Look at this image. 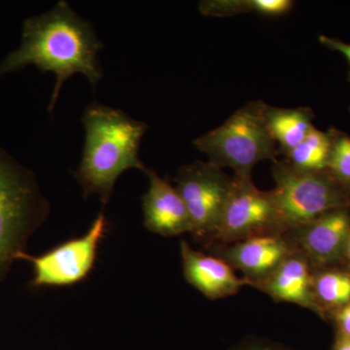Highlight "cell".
Instances as JSON below:
<instances>
[{
	"mask_svg": "<svg viewBox=\"0 0 350 350\" xmlns=\"http://www.w3.org/2000/svg\"><path fill=\"white\" fill-rule=\"evenodd\" d=\"M265 117L269 133L283 155L296 148L314 126V115L308 107L280 108L267 105Z\"/></svg>",
	"mask_w": 350,
	"mask_h": 350,
	"instance_id": "5bb4252c",
	"label": "cell"
},
{
	"mask_svg": "<svg viewBox=\"0 0 350 350\" xmlns=\"http://www.w3.org/2000/svg\"><path fill=\"white\" fill-rule=\"evenodd\" d=\"M266 107L261 100L246 103L222 125L196 138L194 146L216 167H229L234 176L250 178L257 163L273 162L280 155L267 126Z\"/></svg>",
	"mask_w": 350,
	"mask_h": 350,
	"instance_id": "277c9868",
	"label": "cell"
},
{
	"mask_svg": "<svg viewBox=\"0 0 350 350\" xmlns=\"http://www.w3.org/2000/svg\"><path fill=\"white\" fill-rule=\"evenodd\" d=\"M336 320L340 332L338 335L350 338V303L338 310Z\"/></svg>",
	"mask_w": 350,
	"mask_h": 350,
	"instance_id": "ffe728a7",
	"label": "cell"
},
{
	"mask_svg": "<svg viewBox=\"0 0 350 350\" xmlns=\"http://www.w3.org/2000/svg\"><path fill=\"white\" fill-rule=\"evenodd\" d=\"M180 253L186 282L206 298H227L238 293L244 285H251L246 278L237 275L231 265L222 258L193 250L187 241H181Z\"/></svg>",
	"mask_w": 350,
	"mask_h": 350,
	"instance_id": "7c38bea8",
	"label": "cell"
},
{
	"mask_svg": "<svg viewBox=\"0 0 350 350\" xmlns=\"http://www.w3.org/2000/svg\"><path fill=\"white\" fill-rule=\"evenodd\" d=\"M234 177L211 162L183 165L175 176V188L185 202L196 239H213Z\"/></svg>",
	"mask_w": 350,
	"mask_h": 350,
	"instance_id": "52a82bcc",
	"label": "cell"
},
{
	"mask_svg": "<svg viewBox=\"0 0 350 350\" xmlns=\"http://www.w3.org/2000/svg\"><path fill=\"white\" fill-rule=\"evenodd\" d=\"M286 234L310 266H334L345 259L350 236V209L329 211Z\"/></svg>",
	"mask_w": 350,
	"mask_h": 350,
	"instance_id": "9c48e42d",
	"label": "cell"
},
{
	"mask_svg": "<svg viewBox=\"0 0 350 350\" xmlns=\"http://www.w3.org/2000/svg\"><path fill=\"white\" fill-rule=\"evenodd\" d=\"M236 350H292L286 347H280V345H267V344H250L239 347Z\"/></svg>",
	"mask_w": 350,
	"mask_h": 350,
	"instance_id": "44dd1931",
	"label": "cell"
},
{
	"mask_svg": "<svg viewBox=\"0 0 350 350\" xmlns=\"http://www.w3.org/2000/svg\"><path fill=\"white\" fill-rule=\"evenodd\" d=\"M319 40L322 45L325 46L329 49L336 51V52L344 55L345 59L349 62L350 66V43L344 42V41L340 40V39L329 38V36H319ZM349 77L350 81V71Z\"/></svg>",
	"mask_w": 350,
	"mask_h": 350,
	"instance_id": "d6986e66",
	"label": "cell"
},
{
	"mask_svg": "<svg viewBox=\"0 0 350 350\" xmlns=\"http://www.w3.org/2000/svg\"><path fill=\"white\" fill-rule=\"evenodd\" d=\"M296 250L284 234H268L228 244L220 251V258L241 271L251 285L257 286Z\"/></svg>",
	"mask_w": 350,
	"mask_h": 350,
	"instance_id": "30bf717a",
	"label": "cell"
},
{
	"mask_svg": "<svg viewBox=\"0 0 350 350\" xmlns=\"http://www.w3.org/2000/svg\"><path fill=\"white\" fill-rule=\"evenodd\" d=\"M313 293L322 310H340L350 303V273L327 269L313 276Z\"/></svg>",
	"mask_w": 350,
	"mask_h": 350,
	"instance_id": "e0dca14e",
	"label": "cell"
},
{
	"mask_svg": "<svg viewBox=\"0 0 350 350\" xmlns=\"http://www.w3.org/2000/svg\"><path fill=\"white\" fill-rule=\"evenodd\" d=\"M49 213L36 174L0 148V283Z\"/></svg>",
	"mask_w": 350,
	"mask_h": 350,
	"instance_id": "3957f363",
	"label": "cell"
},
{
	"mask_svg": "<svg viewBox=\"0 0 350 350\" xmlns=\"http://www.w3.org/2000/svg\"><path fill=\"white\" fill-rule=\"evenodd\" d=\"M82 123L84 148L75 176L84 198L98 195L105 206L123 172L146 169L139 150L148 126L121 110L96 103L86 108Z\"/></svg>",
	"mask_w": 350,
	"mask_h": 350,
	"instance_id": "7a4b0ae2",
	"label": "cell"
},
{
	"mask_svg": "<svg viewBox=\"0 0 350 350\" xmlns=\"http://www.w3.org/2000/svg\"><path fill=\"white\" fill-rule=\"evenodd\" d=\"M291 0H204L199 10L207 17H231L243 13H256L265 17H282L292 10Z\"/></svg>",
	"mask_w": 350,
	"mask_h": 350,
	"instance_id": "9a60e30c",
	"label": "cell"
},
{
	"mask_svg": "<svg viewBox=\"0 0 350 350\" xmlns=\"http://www.w3.org/2000/svg\"><path fill=\"white\" fill-rule=\"evenodd\" d=\"M345 259H347V262H349L350 264V236L349 239V243H347V252H345Z\"/></svg>",
	"mask_w": 350,
	"mask_h": 350,
	"instance_id": "603a6c76",
	"label": "cell"
},
{
	"mask_svg": "<svg viewBox=\"0 0 350 350\" xmlns=\"http://www.w3.org/2000/svg\"><path fill=\"white\" fill-rule=\"evenodd\" d=\"M144 174L149 179L148 190L142 197L146 229L165 238L191 232L187 207L177 189L156 170L146 167Z\"/></svg>",
	"mask_w": 350,
	"mask_h": 350,
	"instance_id": "8fae6325",
	"label": "cell"
},
{
	"mask_svg": "<svg viewBox=\"0 0 350 350\" xmlns=\"http://www.w3.org/2000/svg\"><path fill=\"white\" fill-rule=\"evenodd\" d=\"M333 350H350V338L338 335Z\"/></svg>",
	"mask_w": 350,
	"mask_h": 350,
	"instance_id": "7402d4cb",
	"label": "cell"
},
{
	"mask_svg": "<svg viewBox=\"0 0 350 350\" xmlns=\"http://www.w3.org/2000/svg\"><path fill=\"white\" fill-rule=\"evenodd\" d=\"M107 231V217L101 213L83 236L59 244L39 256L23 253L19 260L29 262L33 269L29 285L69 287L86 280L93 271L98 246Z\"/></svg>",
	"mask_w": 350,
	"mask_h": 350,
	"instance_id": "8992f818",
	"label": "cell"
},
{
	"mask_svg": "<svg viewBox=\"0 0 350 350\" xmlns=\"http://www.w3.org/2000/svg\"><path fill=\"white\" fill-rule=\"evenodd\" d=\"M331 131L333 142L327 170L350 190V137L337 129Z\"/></svg>",
	"mask_w": 350,
	"mask_h": 350,
	"instance_id": "ac0fdd59",
	"label": "cell"
},
{
	"mask_svg": "<svg viewBox=\"0 0 350 350\" xmlns=\"http://www.w3.org/2000/svg\"><path fill=\"white\" fill-rule=\"evenodd\" d=\"M93 25L61 0L48 12L29 18L23 25L19 48L0 63V77L34 66L56 75L48 112L52 114L64 82L82 75L96 87L103 77L98 54L103 49Z\"/></svg>",
	"mask_w": 350,
	"mask_h": 350,
	"instance_id": "6da1fadb",
	"label": "cell"
},
{
	"mask_svg": "<svg viewBox=\"0 0 350 350\" xmlns=\"http://www.w3.org/2000/svg\"><path fill=\"white\" fill-rule=\"evenodd\" d=\"M313 276L310 262L296 250L257 287L273 300L303 306L323 317L324 312L313 293Z\"/></svg>",
	"mask_w": 350,
	"mask_h": 350,
	"instance_id": "4fadbf2b",
	"label": "cell"
},
{
	"mask_svg": "<svg viewBox=\"0 0 350 350\" xmlns=\"http://www.w3.org/2000/svg\"><path fill=\"white\" fill-rule=\"evenodd\" d=\"M332 142L331 129L328 131H322L313 126L305 139L285 155V160L294 169L301 172L326 170L330 159Z\"/></svg>",
	"mask_w": 350,
	"mask_h": 350,
	"instance_id": "2e32d148",
	"label": "cell"
},
{
	"mask_svg": "<svg viewBox=\"0 0 350 350\" xmlns=\"http://www.w3.org/2000/svg\"><path fill=\"white\" fill-rule=\"evenodd\" d=\"M349 111H350V107H349Z\"/></svg>",
	"mask_w": 350,
	"mask_h": 350,
	"instance_id": "cb8c5ba5",
	"label": "cell"
},
{
	"mask_svg": "<svg viewBox=\"0 0 350 350\" xmlns=\"http://www.w3.org/2000/svg\"><path fill=\"white\" fill-rule=\"evenodd\" d=\"M271 190L282 234L336 209H350V190L328 172H301L286 160L273 162Z\"/></svg>",
	"mask_w": 350,
	"mask_h": 350,
	"instance_id": "5b68a950",
	"label": "cell"
},
{
	"mask_svg": "<svg viewBox=\"0 0 350 350\" xmlns=\"http://www.w3.org/2000/svg\"><path fill=\"white\" fill-rule=\"evenodd\" d=\"M234 177L213 239L231 244L268 234H283L271 191H262L252 179Z\"/></svg>",
	"mask_w": 350,
	"mask_h": 350,
	"instance_id": "ba28073f",
	"label": "cell"
}]
</instances>
